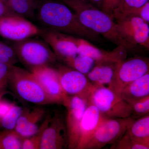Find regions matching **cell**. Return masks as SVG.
<instances>
[{
	"instance_id": "obj_27",
	"label": "cell",
	"mask_w": 149,
	"mask_h": 149,
	"mask_svg": "<svg viewBox=\"0 0 149 149\" xmlns=\"http://www.w3.org/2000/svg\"><path fill=\"white\" fill-rule=\"evenodd\" d=\"M112 149H149V147L135 142L130 138L127 132L114 143L112 144Z\"/></svg>"
},
{
	"instance_id": "obj_1",
	"label": "cell",
	"mask_w": 149,
	"mask_h": 149,
	"mask_svg": "<svg viewBox=\"0 0 149 149\" xmlns=\"http://www.w3.org/2000/svg\"><path fill=\"white\" fill-rule=\"evenodd\" d=\"M37 11L43 28L91 41L100 39V35L83 26L76 14L62 1L46 0L39 3Z\"/></svg>"
},
{
	"instance_id": "obj_7",
	"label": "cell",
	"mask_w": 149,
	"mask_h": 149,
	"mask_svg": "<svg viewBox=\"0 0 149 149\" xmlns=\"http://www.w3.org/2000/svg\"><path fill=\"white\" fill-rule=\"evenodd\" d=\"M114 20L118 32L123 40L138 51L139 46L149 50L148 23L140 17L133 15Z\"/></svg>"
},
{
	"instance_id": "obj_13",
	"label": "cell",
	"mask_w": 149,
	"mask_h": 149,
	"mask_svg": "<svg viewBox=\"0 0 149 149\" xmlns=\"http://www.w3.org/2000/svg\"><path fill=\"white\" fill-rule=\"evenodd\" d=\"M68 146L65 117L56 111L44 130L40 149H61L68 148Z\"/></svg>"
},
{
	"instance_id": "obj_25",
	"label": "cell",
	"mask_w": 149,
	"mask_h": 149,
	"mask_svg": "<svg viewBox=\"0 0 149 149\" xmlns=\"http://www.w3.org/2000/svg\"><path fill=\"white\" fill-rule=\"evenodd\" d=\"M23 109L15 103L10 108L9 111L2 118L3 127L8 130H14L17 122L21 115Z\"/></svg>"
},
{
	"instance_id": "obj_10",
	"label": "cell",
	"mask_w": 149,
	"mask_h": 149,
	"mask_svg": "<svg viewBox=\"0 0 149 149\" xmlns=\"http://www.w3.org/2000/svg\"><path fill=\"white\" fill-rule=\"evenodd\" d=\"M127 118H107L103 121L83 149H100L114 143L127 130Z\"/></svg>"
},
{
	"instance_id": "obj_8",
	"label": "cell",
	"mask_w": 149,
	"mask_h": 149,
	"mask_svg": "<svg viewBox=\"0 0 149 149\" xmlns=\"http://www.w3.org/2000/svg\"><path fill=\"white\" fill-rule=\"evenodd\" d=\"M88 104V99L77 96H68L63 104L66 109L65 117L68 149L77 148L80 136V123Z\"/></svg>"
},
{
	"instance_id": "obj_24",
	"label": "cell",
	"mask_w": 149,
	"mask_h": 149,
	"mask_svg": "<svg viewBox=\"0 0 149 149\" xmlns=\"http://www.w3.org/2000/svg\"><path fill=\"white\" fill-rule=\"evenodd\" d=\"M51 116H48L42 123L37 133L28 138L22 139L21 149H39L44 130L49 122Z\"/></svg>"
},
{
	"instance_id": "obj_11",
	"label": "cell",
	"mask_w": 149,
	"mask_h": 149,
	"mask_svg": "<svg viewBox=\"0 0 149 149\" xmlns=\"http://www.w3.org/2000/svg\"><path fill=\"white\" fill-rule=\"evenodd\" d=\"M42 28L40 37L50 46L57 58L60 59L68 65H69L78 54L76 40L77 37L55 30Z\"/></svg>"
},
{
	"instance_id": "obj_12",
	"label": "cell",
	"mask_w": 149,
	"mask_h": 149,
	"mask_svg": "<svg viewBox=\"0 0 149 149\" xmlns=\"http://www.w3.org/2000/svg\"><path fill=\"white\" fill-rule=\"evenodd\" d=\"M56 69L62 88L67 95L88 99L93 84L86 75L70 67L60 65Z\"/></svg>"
},
{
	"instance_id": "obj_20",
	"label": "cell",
	"mask_w": 149,
	"mask_h": 149,
	"mask_svg": "<svg viewBox=\"0 0 149 149\" xmlns=\"http://www.w3.org/2000/svg\"><path fill=\"white\" fill-rule=\"evenodd\" d=\"M115 63L96 64L95 66L86 74L91 83L96 85H110L114 76Z\"/></svg>"
},
{
	"instance_id": "obj_9",
	"label": "cell",
	"mask_w": 149,
	"mask_h": 149,
	"mask_svg": "<svg viewBox=\"0 0 149 149\" xmlns=\"http://www.w3.org/2000/svg\"><path fill=\"white\" fill-rule=\"evenodd\" d=\"M42 28L22 17L10 14L0 18V35L12 42L40 36Z\"/></svg>"
},
{
	"instance_id": "obj_17",
	"label": "cell",
	"mask_w": 149,
	"mask_h": 149,
	"mask_svg": "<svg viewBox=\"0 0 149 149\" xmlns=\"http://www.w3.org/2000/svg\"><path fill=\"white\" fill-rule=\"evenodd\" d=\"M45 113V110L41 106L23 109L14 130L22 139L33 136L39 130L38 123Z\"/></svg>"
},
{
	"instance_id": "obj_30",
	"label": "cell",
	"mask_w": 149,
	"mask_h": 149,
	"mask_svg": "<svg viewBox=\"0 0 149 149\" xmlns=\"http://www.w3.org/2000/svg\"><path fill=\"white\" fill-rule=\"evenodd\" d=\"M128 15L138 17L149 24V2L140 8L133 11Z\"/></svg>"
},
{
	"instance_id": "obj_14",
	"label": "cell",
	"mask_w": 149,
	"mask_h": 149,
	"mask_svg": "<svg viewBox=\"0 0 149 149\" xmlns=\"http://www.w3.org/2000/svg\"><path fill=\"white\" fill-rule=\"evenodd\" d=\"M30 72L35 75L54 104H63L68 96L62 88L56 68L44 66L32 70Z\"/></svg>"
},
{
	"instance_id": "obj_6",
	"label": "cell",
	"mask_w": 149,
	"mask_h": 149,
	"mask_svg": "<svg viewBox=\"0 0 149 149\" xmlns=\"http://www.w3.org/2000/svg\"><path fill=\"white\" fill-rule=\"evenodd\" d=\"M148 58L137 57L116 63L113 79L108 87L120 95L123 88L149 72Z\"/></svg>"
},
{
	"instance_id": "obj_16",
	"label": "cell",
	"mask_w": 149,
	"mask_h": 149,
	"mask_svg": "<svg viewBox=\"0 0 149 149\" xmlns=\"http://www.w3.org/2000/svg\"><path fill=\"white\" fill-rule=\"evenodd\" d=\"M106 118L95 106L89 102L80 123L79 142L76 149H83L96 130Z\"/></svg>"
},
{
	"instance_id": "obj_3",
	"label": "cell",
	"mask_w": 149,
	"mask_h": 149,
	"mask_svg": "<svg viewBox=\"0 0 149 149\" xmlns=\"http://www.w3.org/2000/svg\"><path fill=\"white\" fill-rule=\"evenodd\" d=\"M8 82L14 93L25 101L39 106L54 104L30 71L11 65Z\"/></svg>"
},
{
	"instance_id": "obj_32",
	"label": "cell",
	"mask_w": 149,
	"mask_h": 149,
	"mask_svg": "<svg viewBox=\"0 0 149 149\" xmlns=\"http://www.w3.org/2000/svg\"><path fill=\"white\" fill-rule=\"evenodd\" d=\"M10 14H13L9 8L6 0H0V18Z\"/></svg>"
},
{
	"instance_id": "obj_28",
	"label": "cell",
	"mask_w": 149,
	"mask_h": 149,
	"mask_svg": "<svg viewBox=\"0 0 149 149\" xmlns=\"http://www.w3.org/2000/svg\"><path fill=\"white\" fill-rule=\"evenodd\" d=\"M18 60L13 48L0 42V63L9 65H15Z\"/></svg>"
},
{
	"instance_id": "obj_33",
	"label": "cell",
	"mask_w": 149,
	"mask_h": 149,
	"mask_svg": "<svg viewBox=\"0 0 149 149\" xmlns=\"http://www.w3.org/2000/svg\"><path fill=\"white\" fill-rule=\"evenodd\" d=\"M14 104L15 103H10L8 102H0V118L1 119Z\"/></svg>"
},
{
	"instance_id": "obj_2",
	"label": "cell",
	"mask_w": 149,
	"mask_h": 149,
	"mask_svg": "<svg viewBox=\"0 0 149 149\" xmlns=\"http://www.w3.org/2000/svg\"><path fill=\"white\" fill-rule=\"evenodd\" d=\"M76 14L83 26L98 35H101L117 47L128 52L137 49L121 38L116 29L114 20L101 10L80 0H62Z\"/></svg>"
},
{
	"instance_id": "obj_29",
	"label": "cell",
	"mask_w": 149,
	"mask_h": 149,
	"mask_svg": "<svg viewBox=\"0 0 149 149\" xmlns=\"http://www.w3.org/2000/svg\"><path fill=\"white\" fill-rule=\"evenodd\" d=\"M121 0H103L101 10L108 15L111 18V16L121 1Z\"/></svg>"
},
{
	"instance_id": "obj_22",
	"label": "cell",
	"mask_w": 149,
	"mask_h": 149,
	"mask_svg": "<svg viewBox=\"0 0 149 149\" xmlns=\"http://www.w3.org/2000/svg\"><path fill=\"white\" fill-rule=\"evenodd\" d=\"M148 2L149 0H121L119 5L113 11L111 18L114 20L128 16L133 11Z\"/></svg>"
},
{
	"instance_id": "obj_15",
	"label": "cell",
	"mask_w": 149,
	"mask_h": 149,
	"mask_svg": "<svg viewBox=\"0 0 149 149\" xmlns=\"http://www.w3.org/2000/svg\"><path fill=\"white\" fill-rule=\"evenodd\" d=\"M78 53L90 57L96 61V64L116 63L126 58L127 52L124 48L118 47L111 52L101 49L80 37H76Z\"/></svg>"
},
{
	"instance_id": "obj_19",
	"label": "cell",
	"mask_w": 149,
	"mask_h": 149,
	"mask_svg": "<svg viewBox=\"0 0 149 149\" xmlns=\"http://www.w3.org/2000/svg\"><path fill=\"white\" fill-rule=\"evenodd\" d=\"M120 96L128 103L149 96V73L125 86Z\"/></svg>"
},
{
	"instance_id": "obj_31",
	"label": "cell",
	"mask_w": 149,
	"mask_h": 149,
	"mask_svg": "<svg viewBox=\"0 0 149 149\" xmlns=\"http://www.w3.org/2000/svg\"><path fill=\"white\" fill-rule=\"evenodd\" d=\"M11 65L0 63V88L8 82L9 73Z\"/></svg>"
},
{
	"instance_id": "obj_4",
	"label": "cell",
	"mask_w": 149,
	"mask_h": 149,
	"mask_svg": "<svg viewBox=\"0 0 149 149\" xmlns=\"http://www.w3.org/2000/svg\"><path fill=\"white\" fill-rule=\"evenodd\" d=\"M13 49L18 60L31 71L44 66H52L55 63L56 56L47 43L43 39L28 38L13 42Z\"/></svg>"
},
{
	"instance_id": "obj_5",
	"label": "cell",
	"mask_w": 149,
	"mask_h": 149,
	"mask_svg": "<svg viewBox=\"0 0 149 149\" xmlns=\"http://www.w3.org/2000/svg\"><path fill=\"white\" fill-rule=\"evenodd\" d=\"M88 100L106 118H125L132 115L130 105L108 87L93 84Z\"/></svg>"
},
{
	"instance_id": "obj_34",
	"label": "cell",
	"mask_w": 149,
	"mask_h": 149,
	"mask_svg": "<svg viewBox=\"0 0 149 149\" xmlns=\"http://www.w3.org/2000/svg\"><path fill=\"white\" fill-rule=\"evenodd\" d=\"M81 1L88 4L101 9L102 3L103 0H80Z\"/></svg>"
},
{
	"instance_id": "obj_26",
	"label": "cell",
	"mask_w": 149,
	"mask_h": 149,
	"mask_svg": "<svg viewBox=\"0 0 149 149\" xmlns=\"http://www.w3.org/2000/svg\"><path fill=\"white\" fill-rule=\"evenodd\" d=\"M128 104L132 110L130 117L138 118L149 114V96L131 102Z\"/></svg>"
},
{
	"instance_id": "obj_23",
	"label": "cell",
	"mask_w": 149,
	"mask_h": 149,
	"mask_svg": "<svg viewBox=\"0 0 149 149\" xmlns=\"http://www.w3.org/2000/svg\"><path fill=\"white\" fill-rule=\"evenodd\" d=\"M96 65V61L88 56L77 54L68 66L86 75Z\"/></svg>"
},
{
	"instance_id": "obj_18",
	"label": "cell",
	"mask_w": 149,
	"mask_h": 149,
	"mask_svg": "<svg viewBox=\"0 0 149 149\" xmlns=\"http://www.w3.org/2000/svg\"><path fill=\"white\" fill-rule=\"evenodd\" d=\"M126 132L135 142L149 148V115L138 118H127Z\"/></svg>"
},
{
	"instance_id": "obj_21",
	"label": "cell",
	"mask_w": 149,
	"mask_h": 149,
	"mask_svg": "<svg viewBox=\"0 0 149 149\" xmlns=\"http://www.w3.org/2000/svg\"><path fill=\"white\" fill-rule=\"evenodd\" d=\"M6 1L12 13L26 19L34 16L39 3L37 0H6Z\"/></svg>"
}]
</instances>
